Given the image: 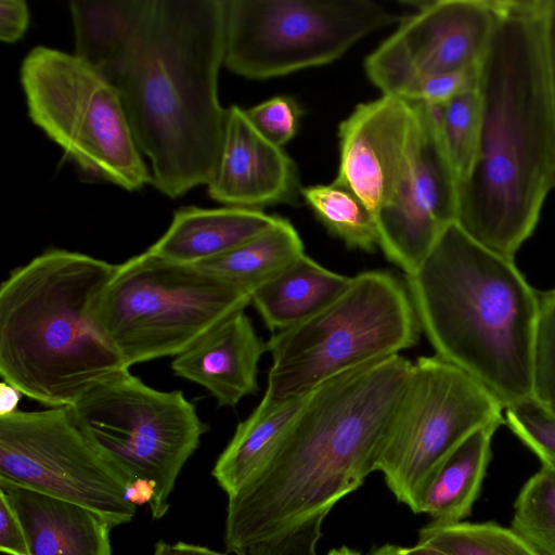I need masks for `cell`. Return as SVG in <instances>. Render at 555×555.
Here are the masks:
<instances>
[{
  "label": "cell",
  "instance_id": "obj_1",
  "mask_svg": "<svg viewBox=\"0 0 555 555\" xmlns=\"http://www.w3.org/2000/svg\"><path fill=\"white\" fill-rule=\"evenodd\" d=\"M223 59V0H139L99 72L120 96L152 184L168 197L214 176L227 119L218 98Z\"/></svg>",
  "mask_w": 555,
  "mask_h": 555
},
{
  "label": "cell",
  "instance_id": "obj_2",
  "mask_svg": "<svg viewBox=\"0 0 555 555\" xmlns=\"http://www.w3.org/2000/svg\"><path fill=\"white\" fill-rule=\"evenodd\" d=\"M495 1L494 29L478 69L479 142L460 184L457 224L514 258L555 189L544 0Z\"/></svg>",
  "mask_w": 555,
  "mask_h": 555
},
{
  "label": "cell",
  "instance_id": "obj_3",
  "mask_svg": "<svg viewBox=\"0 0 555 555\" xmlns=\"http://www.w3.org/2000/svg\"><path fill=\"white\" fill-rule=\"evenodd\" d=\"M413 362L401 354L311 390L267 465L229 496L228 552L332 509L376 470Z\"/></svg>",
  "mask_w": 555,
  "mask_h": 555
},
{
  "label": "cell",
  "instance_id": "obj_4",
  "mask_svg": "<svg viewBox=\"0 0 555 555\" xmlns=\"http://www.w3.org/2000/svg\"><path fill=\"white\" fill-rule=\"evenodd\" d=\"M436 356L486 387L505 409L533 397L540 294L500 255L449 225L405 275Z\"/></svg>",
  "mask_w": 555,
  "mask_h": 555
},
{
  "label": "cell",
  "instance_id": "obj_5",
  "mask_svg": "<svg viewBox=\"0 0 555 555\" xmlns=\"http://www.w3.org/2000/svg\"><path fill=\"white\" fill-rule=\"evenodd\" d=\"M116 264L49 249L0 286V374L48 408L70 406L127 367L106 333L99 301Z\"/></svg>",
  "mask_w": 555,
  "mask_h": 555
},
{
  "label": "cell",
  "instance_id": "obj_6",
  "mask_svg": "<svg viewBox=\"0 0 555 555\" xmlns=\"http://www.w3.org/2000/svg\"><path fill=\"white\" fill-rule=\"evenodd\" d=\"M421 332L398 276L383 270L359 273L324 309L266 341L272 362L264 395L305 396L328 379L414 347Z\"/></svg>",
  "mask_w": 555,
  "mask_h": 555
},
{
  "label": "cell",
  "instance_id": "obj_7",
  "mask_svg": "<svg viewBox=\"0 0 555 555\" xmlns=\"http://www.w3.org/2000/svg\"><path fill=\"white\" fill-rule=\"evenodd\" d=\"M251 302L241 285L150 251L116 264L99 317L127 367L176 357Z\"/></svg>",
  "mask_w": 555,
  "mask_h": 555
},
{
  "label": "cell",
  "instance_id": "obj_8",
  "mask_svg": "<svg viewBox=\"0 0 555 555\" xmlns=\"http://www.w3.org/2000/svg\"><path fill=\"white\" fill-rule=\"evenodd\" d=\"M67 408L133 492L143 486L153 518H162L179 473L208 430L195 405L181 390L154 389L126 369L100 380Z\"/></svg>",
  "mask_w": 555,
  "mask_h": 555
},
{
  "label": "cell",
  "instance_id": "obj_9",
  "mask_svg": "<svg viewBox=\"0 0 555 555\" xmlns=\"http://www.w3.org/2000/svg\"><path fill=\"white\" fill-rule=\"evenodd\" d=\"M28 115L85 172L135 191L152 175L115 87L78 57L31 49L21 66Z\"/></svg>",
  "mask_w": 555,
  "mask_h": 555
},
{
  "label": "cell",
  "instance_id": "obj_10",
  "mask_svg": "<svg viewBox=\"0 0 555 555\" xmlns=\"http://www.w3.org/2000/svg\"><path fill=\"white\" fill-rule=\"evenodd\" d=\"M232 73L269 79L339 59L402 17L373 0H223Z\"/></svg>",
  "mask_w": 555,
  "mask_h": 555
},
{
  "label": "cell",
  "instance_id": "obj_11",
  "mask_svg": "<svg viewBox=\"0 0 555 555\" xmlns=\"http://www.w3.org/2000/svg\"><path fill=\"white\" fill-rule=\"evenodd\" d=\"M498 399L467 373L423 356L411 374L386 435L376 470L414 514L434 473L477 429L504 422Z\"/></svg>",
  "mask_w": 555,
  "mask_h": 555
},
{
  "label": "cell",
  "instance_id": "obj_12",
  "mask_svg": "<svg viewBox=\"0 0 555 555\" xmlns=\"http://www.w3.org/2000/svg\"><path fill=\"white\" fill-rule=\"evenodd\" d=\"M0 481L83 505L114 527L130 522L137 509L131 485L67 406L0 416Z\"/></svg>",
  "mask_w": 555,
  "mask_h": 555
},
{
  "label": "cell",
  "instance_id": "obj_13",
  "mask_svg": "<svg viewBox=\"0 0 555 555\" xmlns=\"http://www.w3.org/2000/svg\"><path fill=\"white\" fill-rule=\"evenodd\" d=\"M417 5L365 57L366 76L382 94L400 98L422 78L476 68L488 49L495 0H435Z\"/></svg>",
  "mask_w": 555,
  "mask_h": 555
},
{
  "label": "cell",
  "instance_id": "obj_14",
  "mask_svg": "<svg viewBox=\"0 0 555 555\" xmlns=\"http://www.w3.org/2000/svg\"><path fill=\"white\" fill-rule=\"evenodd\" d=\"M413 104L418 135L412 166L395 198L376 215L378 247L405 275L457 222L460 206V184L442 141L439 107Z\"/></svg>",
  "mask_w": 555,
  "mask_h": 555
},
{
  "label": "cell",
  "instance_id": "obj_15",
  "mask_svg": "<svg viewBox=\"0 0 555 555\" xmlns=\"http://www.w3.org/2000/svg\"><path fill=\"white\" fill-rule=\"evenodd\" d=\"M417 135L413 103L382 94L358 104L338 127L339 166L334 182L354 193L376 216L405 181Z\"/></svg>",
  "mask_w": 555,
  "mask_h": 555
},
{
  "label": "cell",
  "instance_id": "obj_16",
  "mask_svg": "<svg viewBox=\"0 0 555 555\" xmlns=\"http://www.w3.org/2000/svg\"><path fill=\"white\" fill-rule=\"evenodd\" d=\"M207 188L218 203L251 209L294 204L302 189L293 159L236 105L227 108L222 149Z\"/></svg>",
  "mask_w": 555,
  "mask_h": 555
},
{
  "label": "cell",
  "instance_id": "obj_17",
  "mask_svg": "<svg viewBox=\"0 0 555 555\" xmlns=\"http://www.w3.org/2000/svg\"><path fill=\"white\" fill-rule=\"evenodd\" d=\"M266 351L267 344L241 311L176 356L171 369L204 387L220 406H235L258 391V365Z\"/></svg>",
  "mask_w": 555,
  "mask_h": 555
},
{
  "label": "cell",
  "instance_id": "obj_18",
  "mask_svg": "<svg viewBox=\"0 0 555 555\" xmlns=\"http://www.w3.org/2000/svg\"><path fill=\"white\" fill-rule=\"evenodd\" d=\"M16 515L30 555H111L114 525L74 502L0 481Z\"/></svg>",
  "mask_w": 555,
  "mask_h": 555
},
{
  "label": "cell",
  "instance_id": "obj_19",
  "mask_svg": "<svg viewBox=\"0 0 555 555\" xmlns=\"http://www.w3.org/2000/svg\"><path fill=\"white\" fill-rule=\"evenodd\" d=\"M280 216L242 207H183L149 249L170 261L197 264L219 257L272 228Z\"/></svg>",
  "mask_w": 555,
  "mask_h": 555
},
{
  "label": "cell",
  "instance_id": "obj_20",
  "mask_svg": "<svg viewBox=\"0 0 555 555\" xmlns=\"http://www.w3.org/2000/svg\"><path fill=\"white\" fill-rule=\"evenodd\" d=\"M351 278L328 270L304 254L256 288L250 304L273 334L324 309L348 287Z\"/></svg>",
  "mask_w": 555,
  "mask_h": 555
},
{
  "label": "cell",
  "instance_id": "obj_21",
  "mask_svg": "<svg viewBox=\"0 0 555 555\" xmlns=\"http://www.w3.org/2000/svg\"><path fill=\"white\" fill-rule=\"evenodd\" d=\"M307 395L285 399L264 395L249 416L237 425L212 468V476L228 495L267 465L304 405Z\"/></svg>",
  "mask_w": 555,
  "mask_h": 555
},
{
  "label": "cell",
  "instance_id": "obj_22",
  "mask_svg": "<svg viewBox=\"0 0 555 555\" xmlns=\"http://www.w3.org/2000/svg\"><path fill=\"white\" fill-rule=\"evenodd\" d=\"M499 426L491 424L477 429L446 457L425 488L416 514H426L437 524L460 522L470 514Z\"/></svg>",
  "mask_w": 555,
  "mask_h": 555
},
{
  "label": "cell",
  "instance_id": "obj_23",
  "mask_svg": "<svg viewBox=\"0 0 555 555\" xmlns=\"http://www.w3.org/2000/svg\"><path fill=\"white\" fill-rule=\"evenodd\" d=\"M305 254L299 233L287 219L236 248L196 266L253 292Z\"/></svg>",
  "mask_w": 555,
  "mask_h": 555
},
{
  "label": "cell",
  "instance_id": "obj_24",
  "mask_svg": "<svg viewBox=\"0 0 555 555\" xmlns=\"http://www.w3.org/2000/svg\"><path fill=\"white\" fill-rule=\"evenodd\" d=\"M301 196L328 232L347 247L373 251L378 246L376 216L351 191L333 181L302 188Z\"/></svg>",
  "mask_w": 555,
  "mask_h": 555
},
{
  "label": "cell",
  "instance_id": "obj_25",
  "mask_svg": "<svg viewBox=\"0 0 555 555\" xmlns=\"http://www.w3.org/2000/svg\"><path fill=\"white\" fill-rule=\"evenodd\" d=\"M418 543L438 548L449 555H539L512 528L495 522L431 521L421 528Z\"/></svg>",
  "mask_w": 555,
  "mask_h": 555
},
{
  "label": "cell",
  "instance_id": "obj_26",
  "mask_svg": "<svg viewBox=\"0 0 555 555\" xmlns=\"http://www.w3.org/2000/svg\"><path fill=\"white\" fill-rule=\"evenodd\" d=\"M512 529L539 555H555V468L542 465L519 491Z\"/></svg>",
  "mask_w": 555,
  "mask_h": 555
},
{
  "label": "cell",
  "instance_id": "obj_27",
  "mask_svg": "<svg viewBox=\"0 0 555 555\" xmlns=\"http://www.w3.org/2000/svg\"><path fill=\"white\" fill-rule=\"evenodd\" d=\"M439 107L442 141L461 184L475 162L480 133V98L477 85Z\"/></svg>",
  "mask_w": 555,
  "mask_h": 555
},
{
  "label": "cell",
  "instance_id": "obj_28",
  "mask_svg": "<svg viewBox=\"0 0 555 555\" xmlns=\"http://www.w3.org/2000/svg\"><path fill=\"white\" fill-rule=\"evenodd\" d=\"M504 421L542 462L555 468V412L534 397L504 409Z\"/></svg>",
  "mask_w": 555,
  "mask_h": 555
},
{
  "label": "cell",
  "instance_id": "obj_29",
  "mask_svg": "<svg viewBox=\"0 0 555 555\" xmlns=\"http://www.w3.org/2000/svg\"><path fill=\"white\" fill-rule=\"evenodd\" d=\"M533 397L555 412V289L540 294Z\"/></svg>",
  "mask_w": 555,
  "mask_h": 555
},
{
  "label": "cell",
  "instance_id": "obj_30",
  "mask_svg": "<svg viewBox=\"0 0 555 555\" xmlns=\"http://www.w3.org/2000/svg\"><path fill=\"white\" fill-rule=\"evenodd\" d=\"M245 112L256 129L281 147L297 133L302 114L297 101L289 95L273 96Z\"/></svg>",
  "mask_w": 555,
  "mask_h": 555
},
{
  "label": "cell",
  "instance_id": "obj_31",
  "mask_svg": "<svg viewBox=\"0 0 555 555\" xmlns=\"http://www.w3.org/2000/svg\"><path fill=\"white\" fill-rule=\"evenodd\" d=\"M325 513H318L270 539L242 547L236 555H318Z\"/></svg>",
  "mask_w": 555,
  "mask_h": 555
},
{
  "label": "cell",
  "instance_id": "obj_32",
  "mask_svg": "<svg viewBox=\"0 0 555 555\" xmlns=\"http://www.w3.org/2000/svg\"><path fill=\"white\" fill-rule=\"evenodd\" d=\"M476 68L422 78L411 85L400 96L412 103L441 106L457 94L477 85Z\"/></svg>",
  "mask_w": 555,
  "mask_h": 555
},
{
  "label": "cell",
  "instance_id": "obj_33",
  "mask_svg": "<svg viewBox=\"0 0 555 555\" xmlns=\"http://www.w3.org/2000/svg\"><path fill=\"white\" fill-rule=\"evenodd\" d=\"M0 550L8 555H30L22 526L0 492Z\"/></svg>",
  "mask_w": 555,
  "mask_h": 555
},
{
  "label": "cell",
  "instance_id": "obj_34",
  "mask_svg": "<svg viewBox=\"0 0 555 555\" xmlns=\"http://www.w3.org/2000/svg\"><path fill=\"white\" fill-rule=\"evenodd\" d=\"M543 36L555 156V0H544Z\"/></svg>",
  "mask_w": 555,
  "mask_h": 555
},
{
  "label": "cell",
  "instance_id": "obj_35",
  "mask_svg": "<svg viewBox=\"0 0 555 555\" xmlns=\"http://www.w3.org/2000/svg\"><path fill=\"white\" fill-rule=\"evenodd\" d=\"M29 24V10L23 0L0 1V39L13 43L26 33Z\"/></svg>",
  "mask_w": 555,
  "mask_h": 555
},
{
  "label": "cell",
  "instance_id": "obj_36",
  "mask_svg": "<svg viewBox=\"0 0 555 555\" xmlns=\"http://www.w3.org/2000/svg\"><path fill=\"white\" fill-rule=\"evenodd\" d=\"M153 555H227L216 552L206 546L190 544L185 542H177L170 544L164 540H159L154 547Z\"/></svg>",
  "mask_w": 555,
  "mask_h": 555
},
{
  "label": "cell",
  "instance_id": "obj_37",
  "mask_svg": "<svg viewBox=\"0 0 555 555\" xmlns=\"http://www.w3.org/2000/svg\"><path fill=\"white\" fill-rule=\"evenodd\" d=\"M22 392L7 382L0 384V416L17 411Z\"/></svg>",
  "mask_w": 555,
  "mask_h": 555
},
{
  "label": "cell",
  "instance_id": "obj_38",
  "mask_svg": "<svg viewBox=\"0 0 555 555\" xmlns=\"http://www.w3.org/2000/svg\"><path fill=\"white\" fill-rule=\"evenodd\" d=\"M393 555H449L438 548L417 543L413 546L393 545Z\"/></svg>",
  "mask_w": 555,
  "mask_h": 555
},
{
  "label": "cell",
  "instance_id": "obj_39",
  "mask_svg": "<svg viewBox=\"0 0 555 555\" xmlns=\"http://www.w3.org/2000/svg\"><path fill=\"white\" fill-rule=\"evenodd\" d=\"M327 555H363L362 553L354 551L347 546H340L338 548H332Z\"/></svg>",
  "mask_w": 555,
  "mask_h": 555
},
{
  "label": "cell",
  "instance_id": "obj_40",
  "mask_svg": "<svg viewBox=\"0 0 555 555\" xmlns=\"http://www.w3.org/2000/svg\"><path fill=\"white\" fill-rule=\"evenodd\" d=\"M371 555H393V544H384L376 548Z\"/></svg>",
  "mask_w": 555,
  "mask_h": 555
}]
</instances>
